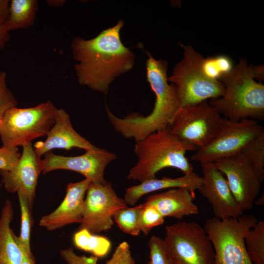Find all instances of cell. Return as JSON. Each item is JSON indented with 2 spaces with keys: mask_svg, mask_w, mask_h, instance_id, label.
Listing matches in <instances>:
<instances>
[{
  "mask_svg": "<svg viewBox=\"0 0 264 264\" xmlns=\"http://www.w3.org/2000/svg\"><path fill=\"white\" fill-rule=\"evenodd\" d=\"M213 163L225 176L242 211L251 209L259 194L262 182L250 162L239 153Z\"/></svg>",
  "mask_w": 264,
  "mask_h": 264,
  "instance_id": "7c38bea8",
  "label": "cell"
},
{
  "mask_svg": "<svg viewBox=\"0 0 264 264\" xmlns=\"http://www.w3.org/2000/svg\"><path fill=\"white\" fill-rule=\"evenodd\" d=\"M234 66L232 59L225 55L203 58L201 63V70L204 75L216 81H220L230 73Z\"/></svg>",
  "mask_w": 264,
  "mask_h": 264,
  "instance_id": "d4e9b609",
  "label": "cell"
},
{
  "mask_svg": "<svg viewBox=\"0 0 264 264\" xmlns=\"http://www.w3.org/2000/svg\"><path fill=\"white\" fill-rule=\"evenodd\" d=\"M165 230L163 240L172 264H215L212 242L199 224L179 221Z\"/></svg>",
  "mask_w": 264,
  "mask_h": 264,
  "instance_id": "ba28073f",
  "label": "cell"
},
{
  "mask_svg": "<svg viewBox=\"0 0 264 264\" xmlns=\"http://www.w3.org/2000/svg\"><path fill=\"white\" fill-rule=\"evenodd\" d=\"M240 153L250 162L262 182L264 179V133L249 142Z\"/></svg>",
  "mask_w": 264,
  "mask_h": 264,
  "instance_id": "484cf974",
  "label": "cell"
},
{
  "mask_svg": "<svg viewBox=\"0 0 264 264\" xmlns=\"http://www.w3.org/2000/svg\"><path fill=\"white\" fill-rule=\"evenodd\" d=\"M264 195H263V197L262 196L258 200H255V203L258 205H262L264 204Z\"/></svg>",
  "mask_w": 264,
  "mask_h": 264,
  "instance_id": "74e56055",
  "label": "cell"
},
{
  "mask_svg": "<svg viewBox=\"0 0 264 264\" xmlns=\"http://www.w3.org/2000/svg\"><path fill=\"white\" fill-rule=\"evenodd\" d=\"M195 194L184 188H171L147 197L145 202L153 205L164 217L181 219L198 213L194 203Z\"/></svg>",
  "mask_w": 264,
  "mask_h": 264,
  "instance_id": "ac0fdd59",
  "label": "cell"
},
{
  "mask_svg": "<svg viewBox=\"0 0 264 264\" xmlns=\"http://www.w3.org/2000/svg\"><path fill=\"white\" fill-rule=\"evenodd\" d=\"M149 259L148 264H172L163 239L153 235L148 242Z\"/></svg>",
  "mask_w": 264,
  "mask_h": 264,
  "instance_id": "f1b7e54d",
  "label": "cell"
},
{
  "mask_svg": "<svg viewBox=\"0 0 264 264\" xmlns=\"http://www.w3.org/2000/svg\"><path fill=\"white\" fill-rule=\"evenodd\" d=\"M21 210V231L19 236H15L18 244L27 252L32 253L30 246V235L33 220L31 217V209L25 197L18 193Z\"/></svg>",
  "mask_w": 264,
  "mask_h": 264,
  "instance_id": "4316f807",
  "label": "cell"
},
{
  "mask_svg": "<svg viewBox=\"0 0 264 264\" xmlns=\"http://www.w3.org/2000/svg\"><path fill=\"white\" fill-rule=\"evenodd\" d=\"M10 0H0V24H3L8 17Z\"/></svg>",
  "mask_w": 264,
  "mask_h": 264,
  "instance_id": "836d02e7",
  "label": "cell"
},
{
  "mask_svg": "<svg viewBox=\"0 0 264 264\" xmlns=\"http://www.w3.org/2000/svg\"><path fill=\"white\" fill-rule=\"evenodd\" d=\"M9 39V32L5 29L3 24H0V50L3 48Z\"/></svg>",
  "mask_w": 264,
  "mask_h": 264,
  "instance_id": "d590c367",
  "label": "cell"
},
{
  "mask_svg": "<svg viewBox=\"0 0 264 264\" xmlns=\"http://www.w3.org/2000/svg\"><path fill=\"white\" fill-rule=\"evenodd\" d=\"M202 182V177L194 172L174 178L163 177L158 179L155 177L128 187L123 199L127 205H133L144 195L159 190L176 188H186L195 194V191Z\"/></svg>",
  "mask_w": 264,
  "mask_h": 264,
  "instance_id": "d6986e66",
  "label": "cell"
},
{
  "mask_svg": "<svg viewBox=\"0 0 264 264\" xmlns=\"http://www.w3.org/2000/svg\"><path fill=\"white\" fill-rule=\"evenodd\" d=\"M146 61V77L155 101L152 112L147 116L132 113L119 117L106 107L107 116L114 129L124 137L135 142L159 130L169 127L180 107L176 88L169 84L167 61L154 59L149 52Z\"/></svg>",
  "mask_w": 264,
  "mask_h": 264,
  "instance_id": "7a4b0ae2",
  "label": "cell"
},
{
  "mask_svg": "<svg viewBox=\"0 0 264 264\" xmlns=\"http://www.w3.org/2000/svg\"><path fill=\"white\" fill-rule=\"evenodd\" d=\"M1 185H2V183H1V182L0 180V187L1 186Z\"/></svg>",
  "mask_w": 264,
  "mask_h": 264,
  "instance_id": "f35d334b",
  "label": "cell"
},
{
  "mask_svg": "<svg viewBox=\"0 0 264 264\" xmlns=\"http://www.w3.org/2000/svg\"><path fill=\"white\" fill-rule=\"evenodd\" d=\"M22 148L15 167L9 171H0L1 181L7 191L23 196L32 210L38 177L41 173V159L35 153L31 143Z\"/></svg>",
  "mask_w": 264,
  "mask_h": 264,
  "instance_id": "9a60e30c",
  "label": "cell"
},
{
  "mask_svg": "<svg viewBox=\"0 0 264 264\" xmlns=\"http://www.w3.org/2000/svg\"><path fill=\"white\" fill-rule=\"evenodd\" d=\"M60 254L66 264H98L97 257L78 255L71 247L61 249Z\"/></svg>",
  "mask_w": 264,
  "mask_h": 264,
  "instance_id": "d6a6232c",
  "label": "cell"
},
{
  "mask_svg": "<svg viewBox=\"0 0 264 264\" xmlns=\"http://www.w3.org/2000/svg\"><path fill=\"white\" fill-rule=\"evenodd\" d=\"M46 135L45 141L37 142L34 145V151L40 157L54 149L77 148L88 151L98 148L74 129L69 115L63 109L57 110L54 125Z\"/></svg>",
  "mask_w": 264,
  "mask_h": 264,
  "instance_id": "e0dca14e",
  "label": "cell"
},
{
  "mask_svg": "<svg viewBox=\"0 0 264 264\" xmlns=\"http://www.w3.org/2000/svg\"><path fill=\"white\" fill-rule=\"evenodd\" d=\"M183 50L182 59L175 66L168 82L175 87L180 107L197 104L221 97L225 92L219 81L210 79L202 72L203 57L189 45L180 44Z\"/></svg>",
  "mask_w": 264,
  "mask_h": 264,
  "instance_id": "8992f818",
  "label": "cell"
},
{
  "mask_svg": "<svg viewBox=\"0 0 264 264\" xmlns=\"http://www.w3.org/2000/svg\"><path fill=\"white\" fill-rule=\"evenodd\" d=\"M44 155L40 162L43 174L56 170L72 171L80 173L94 184H104L107 181L104 178L106 168L117 159L115 154L99 148L75 156L56 155L51 152Z\"/></svg>",
  "mask_w": 264,
  "mask_h": 264,
  "instance_id": "4fadbf2b",
  "label": "cell"
},
{
  "mask_svg": "<svg viewBox=\"0 0 264 264\" xmlns=\"http://www.w3.org/2000/svg\"><path fill=\"white\" fill-rule=\"evenodd\" d=\"M197 149L176 138L169 127L159 130L136 142L134 152L138 160L130 169L128 179L142 182L155 178L166 168L177 169L184 174L192 173L193 167L186 154Z\"/></svg>",
  "mask_w": 264,
  "mask_h": 264,
  "instance_id": "277c9868",
  "label": "cell"
},
{
  "mask_svg": "<svg viewBox=\"0 0 264 264\" xmlns=\"http://www.w3.org/2000/svg\"><path fill=\"white\" fill-rule=\"evenodd\" d=\"M144 203L139 218L138 226L140 231L147 235L153 228L163 224L165 218L153 205L146 202Z\"/></svg>",
  "mask_w": 264,
  "mask_h": 264,
  "instance_id": "83f0119b",
  "label": "cell"
},
{
  "mask_svg": "<svg viewBox=\"0 0 264 264\" xmlns=\"http://www.w3.org/2000/svg\"><path fill=\"white\" fill-rule=\"evenodd\" d=\"M258 222L253 215L207 219L203 226L212 242L215 264H253L244 242L247 232Z\"/></svg>",
  "mask_w": 264,
  "mask_h": 264,
  "instance_id": "52a82bcc",
  "label": "cell"
},
{
  "mask_svg": "<svg viewBox=\"0 0 264 264\" xmlns=\"http://www.w3.org/2000/svg\"><path fill=\"white\" fill-rule=\"evenodd\" d=\"M18 243V242H17ZM22 253L21 264H36L35 258L32 253L27 252L18 244Z\"/></svg>",
  "mask_w": 264,
  "mask_h": 264,
  "instance_id": "e575fe53",
  "label": "cell"
},
{
  "mask_svg": "<svg viewBox=\"0 0 264 264\" xmlns=\"http://www.w3.org/2000/svg\"><path fill=\"white\" fill-rule=\"evenodd\" d=\"M65 1L64 0H49L47 2L51 5H53L55 3L53 6H61Z\"/></svg>",
  "mask_w": 264,
  "mask_h": 264,
  "instance_id": "8d00e7d4",
  "label": "cell"
},
{
  "mask_svg": "<svg viewBox=\"0 0 264 264\" xmlns=\"http://www.w3.org/2000/svg\"><path fill=\"white\" fill-rule=\"evenodd\" d=\"M200 165L203 182L197 190L211 205L215 217L223 220L243 215L224 175L213 163Z\"/></svg>",
  "mask_w": 264,
  "mask_h": 264,
  "instance_id": "5bb4252c",
  "label": "cell"
},
{
  "mask_svg": "<svg viewBox=\"0 0 264 264\" xmlns=\"http://www.w3.org/2000/svg\"><path fill=\"white\" fill-rule=\"evenodd\" d=\"M106 264H136L131 254L129 244L125 241L121 242L111 258L106 261Z\"/></svg>",
  "mask_w": 264,
  "mask_h": 264,
  "instance_id": "1f68e13d",
  "label": "cell"
},
{
  "mask_svg": "<svg viewBox=\"0 0 264 264\" xmlns=\"http://www.w3.org/2000/svg\"><path fill=\"white\" fill-rule=\"evenodd\" d=\"M90 183L86 178L69 183L62 202L55 210L40 219L39 225L48 231H54L70 224L80 223L85 198Z\"/></svg>",
  "mask_w": 264,
  "mask_h": 264,
  "instance_id": "2e32d148",
  "label": "cell"
},
{
  "mask_svg": "<svg viewBox=\"0 0 264 264\" xmlns=\"http://www.w3.org/2000/svg\"><path fill=\"white\" fill-rule=\"evenodd\" d=\"M222 117L208 101L180 107L169 128L178 139L197 148L204 147L216 137L220 130Z\"/></svg>",
  "mask_w": 264,
  "mask_h": 264,
  "instance_id": "9c48e42d",
  "label": "cell"
},
{
  "mask_svg": "<svg viewBox=\"0 0 264 264\" xmlns=\"http://www.w3.org/2000/svg\"><path fill=\"white\" fill-rule=\"evenodd\" d=\"M124 23L119 20L91 39H73L71 49L80 85L106 94L115 78L133 67L135 56L121 40Z\"/></svg>",
  "mask_w": 264,
  "mask_h": 264,
  "instance_id": "6da1fadb",
  "label": "cell"
},
{
  "mask_svg": "<svg viewBox=\"0 0 264 264\" xmlns=\"http://www.w3.org/2000/svg\"><path fill=\"white\" fill-rule=\"evenodd\" d=\"M16 99L7 85V75L4 71L0 72V121L5 112L9 109L17 107Z\"/></svg>",
  "mask_w": 264,
  "mask_h": 264,
  "instance_id": "f546056e",
  "label": "cell"
},
{
  "mask_svg": "<svg viewBox=\"0 0 264 264\" xmlns=\"http://www.w3.org/2000/svg\"><path fill=\"white\" fill-rule=\"evenodd\" d=\"M256 79H264L263 66H251L241 59L219 81L225 88L223 96L209 103L222 117L231 121L263 120L264 85Z\"/></svg>",
  "mask_w": 264,
  "mask_h": 264,
  "instance_id": "3957f363",
  "label": "cell"
},
{
  "mask_svg": "<svg viewBox=\"0 0 264 264\" xmlns=\"http://www.w3.org/2000/svg\"><path fill=\"white\" fill-rule=\"evenodd\" d=\"M14 210L10 200H5L0 217V264H21L22 253L11 228Z\"/></svg>",
  "mask_w": 264,
  "mask_h": 264,
  "instance_id": "ffe728a7",
  "label": "cell"
},
{
  "mask_svg": "<svg viewBox=\"0 0 264 264\" xmlns=\"http://www.w3.org/2000/svg\"><path fill=\"white\" fill-rule=\"evenodd\" d=\"M144 203L133 207H125L117 210L113 220L123 232L133 236H138L140 231L138 220Z\"/></svg>",
  "mask_w": 264,
  "mask_h": 264,
  "instance_id": "cb8c5ba5",
  "label": "cell"
},
{
  "mask_svg": "<svg viewBox=\"0 0 264 264\" xmlns=\"http://www.w3.org/2000/svg\"><path fill=\"white\" fill-rule=\"evenodd\" d=\"M57 110L50 100L33 107L8 109L0 121L2 146L23 147L46 135L54 125Z\"/></svg>",
  "mask_w": 264,
  "mask_h": 264,
  "instance_id": "5b68a950",
  "label": "cell"
},
{
  "mask_svg": "<svg viewBox=\"0 0 264 264\" xmlns=\"http://www.w3.org/2000/svg\"><path fill=\"white\" fill-rule=\"evenodd\" d=\"M21 154L18 148H0V171H11L17 165Z\"/></svg>",
  "mask_w": 264,
  "mask_h": 264,
  "instance_id": "4dcf8cb0",
  "label": "cell"
},
{
  "mask_svg": "<svg viewBox=\"0 0 264 264\" xmlns=\"http://www.w3.org/2000/svg\"><path fill=\"white\" fill-rule=\"evenodd\" d=\"M73 242L77 248L89 252L98 258L106 256L111 245L108 238L95 235L86 229H78L73 235Z\"/></svg>",
  "mask_w": 264,
  "mask_h": 264,
  "instance_id": "7402d4cb",
  "label": "cell"
},
{
  "mask_svg": "<svg viewBox=\"0 0 264 264\" xmlns=\"http://www.w3.org/2000/svg\"><path fill=\"white\" fill-rule=\"evenodd\" d=\"M264 133L257 120L231 121L222 117L218 134L207 146L198 148L191 156L200 164L215 161L239 153L251 141Z\"/></svg>",
  "mask_w": 264,
  "mask_h": 264,
  "instance_id": "30bf717a",
  "label": "cell"
},
{
  "mask_svg": "<svg viewBox=\"0 0 264 264\" xmlns=\"http://www.w3.org/2000/svg\"><path fill=\"white\" fill-rule=\"evenodd\" d=\"M127 206L124 199L117 196L110 182L90 183L86 193L79 229H86L92 233L108 231L114 225V213Z\"/></svg>",
  "mask_w": 264,
  "mask_h": 264,
  "instance_id": "8fae6325",
  "label": "cell"
},
{
  "mask_svg": "<svg viewBox=\"0 0 264 264\" xmlns=\"http://www.w3.org/2000/svg\"><path fill=\"white\" fill-rule=\"evenodd\" d=\"M38 2L36 0H11L9 15L3 24L8 32L18 29L26 28L33 25Z\"/></svg>",
  "mask_w": 264,
  "mask_h": 264,
  "instance_id": "44dd1931",
  "label": "cell"
},
{
  "mask_svg": "<svg viewBox=\"0 0 264 264\" xmlns=\"http://www.w3.org/2000/svg\"><path fill=\"white\" fill-rule=\"evenodd\" d=\"M245 244L253 264H264V221L261 220L246 233Z\"/></svg>",
  "mask_w": 264,
  "mask_h": 264,
  "instance_id": "603a6c76",
  "label": "cell"
}]
</instances>
